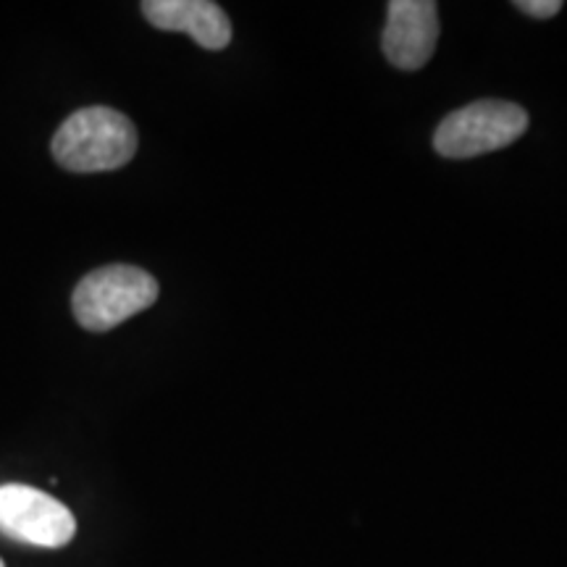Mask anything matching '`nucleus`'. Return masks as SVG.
<instances>
[{"label": "nucleus", "instance_id": "obj_3", "mask_svg": "<svg viewBox=\"0 0 567 567\" xmlns=\"http://www.w3.org/2000/svg\"><path fill=\"white\" fill-rule=\"evenodd\" d=\"M528 130V113L517 103L476 101L452 111L439 124L434 147L444 158H476L513 145Z\"/></svg>", "mask_w": 567, "mask_h": 567}, {"label": "nucleus", "instance_id": "obj_1", "mask_svg": "<svg viewBox=\"0 0 567 567\" xmlns=\"http://www.w3.org/2000/svg\"><path fill=\"white\" fill-rule=\"evenodd\" d=\"M137 153V130L124 113L92 105L71 113L53 137V158L66 172L95 174L122 168Z\"/></svg>", "mask_w": 567, "mask_h": 567}, {"label": "nucleus", "instance_id": "obj_5", "mask_svg": "<svg viewBox=\"0 0 567 567\" xmlns=\"http://www.w3.org/2000/svg\"><path fill=\"white\" fill-rule=\"evenodd\" d=\"M439 40V9L434 0H392L384 27L386 61L402 71H417L431 61Z\"/></svg>", "mask_w": 567, "mask_h": 567}, {"label": "nucleus", "instance_id": "obj_7", "mask_svg": "<svg viewBox=\"0 0 567 567\" xmlns=\"http://www.w3.org/2000/svg\"><path fill=\"white\" fill-rule=\"evenodd\" d=\"M515 9L534 19H551L563 11V3L559 0H517Z\"/></svg>", "mask_w": 567, "mask_h": 567}, {"label": "nucleus", "instance_id": "obj_2", "mask_svg": "<svg viewBox=\"0 0 567 567\" xmlns=\"http://www.w3.org/2000/svg\"><path fill=\"white\" fill-rule=\"evenodd\" d=\"M158 300V281L137 266H105L76 284L71 308L87 331H111Z\"/></svg>", "mask_w": 567, "mask_h": 567}, {"label": "nucleus", "instance_id": "obj_6", "mask_svg": "<svg viewBox=\"0 0 567 567\" xmlns=\"http://www.w3.org/2000/svg\"><path fill=\"white\" fill-rule=\"evenodd\" d=\"M142 13L155 30L189 34L205 51H224L231 42V21L210 0H145Z\"/></svg>", "mask_w": 567, "mask_h": 567}, {"label": "nucleus", "instance_id": "obj_8", "mask_svg": "<svg viewBox=\"0 0 567 567\" xmlns=\"http://www.w3.org/2000/svg\"><path fill=\"white\" fill-rule=\"evenodd\" d=\"M0 567H6V565H3V559H0Z\"/></svg>", "mask_w": 567, "mask_h": 567}, {"label": "nucleus", "instance_id": "obj_4", "mask_svg": "<svg viewBox=\"0 0 567 567\" xmlns=\"http://www.w3.org/2000/svg\"><path fill=\"white\" fill-rule=\"evenodd\" d=\"M0 530L17 542L59 549L76 534L71 509L55 496L24 484L0 486Z\"/></svg>", "mask_w": 567, "mask_h": 567}]
</instances>
